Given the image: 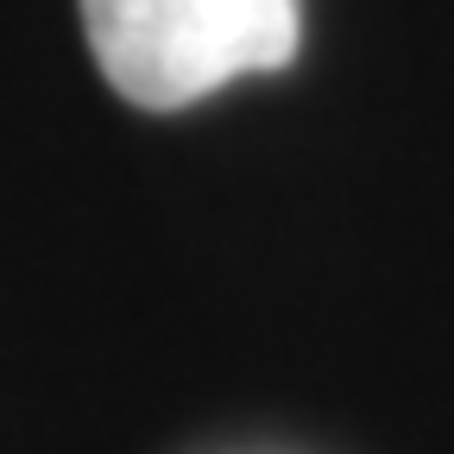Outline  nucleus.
Wrapping results in <instances>:
<instances>
[{
  "label": "nucleus",
  "mask_w": 454,
  "mask_h": 454,
  "mask_svg": "<svg viewBox=\"0 0 454 454\" xmlns=\"http://www.w3.org/2000/svg\"><path fill=\"white\" fill-rule=\"evenodd\" d=\"M95 70L133 107L170 114L234 76L284 70L303 38L297 0H82Z\"/></svg>",
  "instance_id": "f257e3e1"
}]
</instances>
